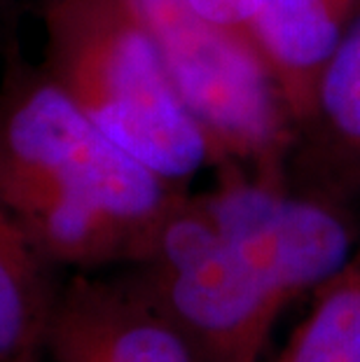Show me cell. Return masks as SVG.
<instances>
[{"instance_id":"6da1fadb","label":"cell","mask_w":360,"mask_h":362,"mask_svg":"<svg viewBox=\"0 0 360 362\" xmlns=\"http://www.w3.org/2000/svg\"><path fill=\"white\" fill-rule=\"evenodd\" d=\"M356 243L342 206L236 168L168 215L132 272L213 362H265L281 313Z\"/></svg>"},{"instance_id":"7a4b0ae2","label":"cell","mask_w":360,"mask_h":362,"mask_svg":"<svg viewBox=\"0 0 360 362\" xmlns=\"http://www.w3.org/2000/svg\"><path fill=\"white\" fill-rule=\"evenodd\" d=\"M0 194L52 267L139 264L190 192L117 145L71 96L5 47Z\"/></svg>"},{"instance_id":"3957f363","label":"cell","mask_w":360,"mask_h":362,"mask_svg":"<svg viewBox=\"0 0 360 362\" xmlns=\"http://www.w3.org/2000/svg\"><path fill=\"white\" fill-rule=\"evenodd\" d=\"M42 71L117 145L187 187L216 166L136 0H40Z\"/></svg>"},{"instance_id":"277c9868","label":"cell","mask_w":360,"mask_h":362,"mask_svg":"<svg viewBox=\"0 0 360 362\" xmlns=\"http://www.w3.org/2000/svg\"><path fill=\"white\" fill-rule=\"evenodd\" d=\"M155 33L180 101L220 168L286 182L295 129L255 42L192 12L187 0H136Z\"/></svg>"},{"instance_id":"5b68a950","label":"cell","mask_w":360,"mask_h":362,"mask_svg":"<svg viewBox=\"0 0 360 362\" xmlns=\"http://www.w3.org/2000/svg\"><path fill=\"white\" fill-rule=\"evenodd\" d=\"M45 353L52 362H213L134 274L78 272L61 285Z\"/></svg>"},{"instance_id":"8992f818","label":"cell","mask_w":360,"mask_h":362,"mask_svg":"<svg viewBox=\"0 0 360 362\" xmlns=\"http://www.w3.org/2000/svg\"><path fill=\"white\" fill-rule=\"evenodd\" d=\"M297 136L306 148L295 159L297 192L339 206L360 192V10L318 75Z\"/></svg>"},{"instance_id":"52a82bcc","label":"cell","mask_w":360,"mask_h":362,"mask_svg":"<svg viewBox=\"0 0 360 362\" xmlns=\"http://www.w3.org/2000/svg\"><path fill=\"white\" fill-rule=\"evenodd\" d=\"M360 0H267L255 40L293 129L309 112L318 75L332 57Z\"/></svg>"},{"instance_id":"ba28073f","label":"cell","mask_w":360,"mask_h":362,"mask_svg":"<svg viewBox=\"0 0 360 362\" xmlns=\"http://www.w3.org/2000/svg\"><path fill=\"white\" fill-rule=\"evenodd\" d=\"M0 194V362H37L61 285Z\"/></svg>"},{"instance_id":"9c48e42d","label":"cell","mask_w":360,"mask_h":362,"mask_svg":"<svg viewBox=\"0 0 360 362\" xmlns=\"http://www.w3.org/2000/svg\"><path fill=\"white\" fill-rule=\"evenodd\" d=\"M272 362H360V238Z\"/></svg>"},{"instance_id":"30bf717a","label":"cell","mask_w":360,"mask_h":362,"mask_svg":"<svg viewBox=\"0 0 360 362\" xmlns=\"http://www.w3.org/2000/svg\"><path fill=\"white\" fill-rule=\"evenodd\" d=\"M267 0H187L192 12L204 21L255 42V21Z\"/></svg>"},{"instance_id":"8fae6325","label":"cell","mask_w":360,"mask_h":362,"mask_svg":"<svg viewBox=\"0 0 360 362\" xmlns=\"http://www.w3.org/2000/svg\"><path fill=\"white\" fill-rule=\"evenodd\" d=\"M37 3H40V0H37Z\"/></svg>"}]
</instances>
